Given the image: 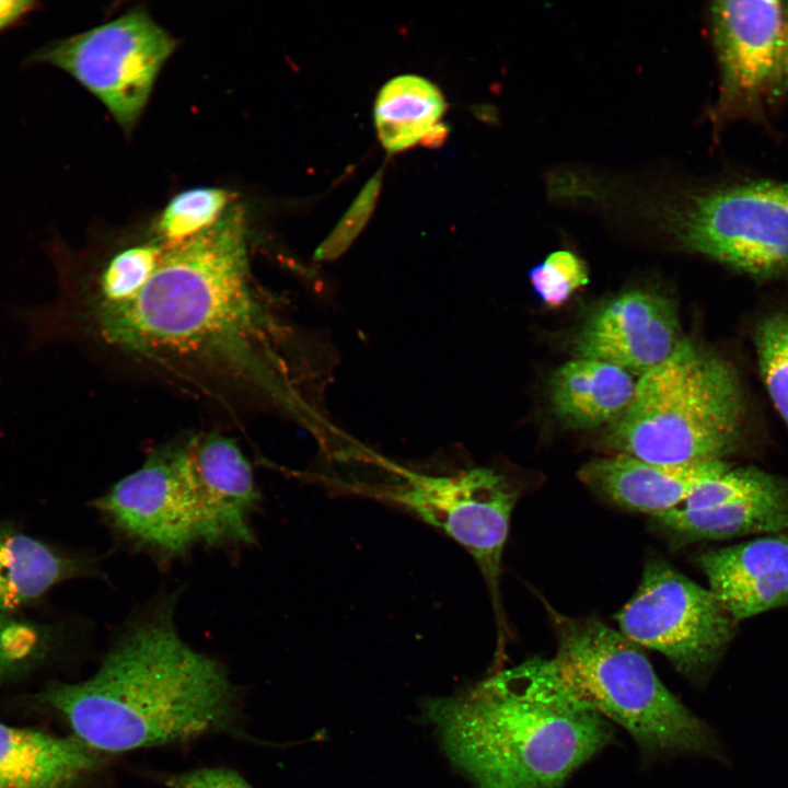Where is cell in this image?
Segmentation results:
<instances>
[{
  "label": "cell",
  "mask_w": 788,
  "mask_h": 788,
  "mask_svg": "<svg viewBox=\"0 0 788 788\" xmlns=\"http://www.w3.org/2000/svg\"><path fill=\"white\" fill-rule=\"evenodd\" d=\"M619 631L663 654L703 685L734 636L737 623L708 588L662 560H649L631 599L616 614Z\"/></svg>",
  "instance_id": "9c48e42d"
},
{
  "label": "cell",
  "mask_w": 788,
  "mask_h": 788,
  "mask_svg": "<svg viewBox=\"0 0 788 788\" xmlns=\"http://www.w3.org/2000/svg\"><path fill=\"white\" fill-rule=\"evenodd\" d=\"M311 475L333 491L402 508L460 544L483 575L502 633V555L520 496L509 477L489 467L424 473L357 448L332 454Z\"/></svg>",
  "instance_id": "8992f818"
},
{
  "label": "cell",
  "mask_w": 788,
  "mask_h": 788,
  "mask_svg": "<svg viewBox=\"0 0 788 788\" xmlns=\"http://www.w3.org/2000/svg\"><path fill=\"white\" fill-rule=\"evenodd\" d=\"M114 532L159 560L184 556L198 543L178 468V437L153 450L141 466L95 501Z\"/></svg>",
  "instance_id": "30bf717a"
},
{
  "label": "cell",
  "mask_w": 788,
  "mask_h": 788,
  "mask_svg": "<svg viewBox=\"0 0 788 788\" xmlns=\"http://www.w3.org/2000/svg\"><path fill=\"white\" fill-rule=\"evenodd\" d=\"M631 373L614 364L576 358L551 378V403L557 418L570 428L610 426L627 409L635 392Z\"/></svg>",
  "instance_id": "ac0fdd59"
},
{
  "label": "cell",
  "mask_w": 788,
  "mask_h": 788,
  "mask_svg": "<svg viewBox=\"0 0 788 788\" xmlns=\"http://www.w3.org/2000/svg\"><path fill=\"white\" fill-rule=\"evenodd\" d=\"M222 187H196L175 195L153 221L150 235L162 243L192 237L216 224L235 202Z\"/></svg>",
  "instance_id": "44dd1931"
},
{
  "label": "cell",
  "mask_w": 788,
  "mask_h": 788,
  "mask_svg": "<svg viewBox=\"0 0 788 788\" xmlns=\"http://www.w3.org/2000/svg\"><path fill=\"white\" fill-rule=\"evenodd\" d=\"M103 756L73 735L0 722V788H77Z\"/></svg>",
  "instance_id": "e0dca14e"
},
{
  "label": "cell",
  "mask_w": 788,
  "mask_h": 788,
  "mask_svg": "<svg viewBox=\"0 0 788 788\" xmlns=\"http://www.w3.org/2000/svg\"><path fill=\"white\" fill-rule=\"evenodd\" d=\"M672 302L645 289H630L595 309L573 343L577 358L594 359L639 376L670 357L682 341Z\"/></svg>",
  "instance_id": "5bb4252c"
},
{
  "label": "cell",
  "mask_w": 788,
  "mask_h": 788,
  "mask_svg": "<svg viewBox=\"0 0 788 788\" xmlns=\"http://www.w3.org/2000/svg\"><path fill=\"white\" fill-rule=\"evenodd\" d=\"M444 111L443 95L432 82L414 74L396 77L376 96L378 137L389 152L403 151L421 140L429 144L445 134L438 125Z\"/></svg>",
  "instance_id": "ffe728a7"
},
{
  "label": "cell",
  "mask_w": 788,
  "mask_h": 788,
  "mask_svg": "<svg viewBox=\"0 0 788 788\" xmlns=\"http://www.w3.org/2000/svg\"><path fill=\"white\" fill-rule=\"evenodd\" d=\"M679 543L788 532V479L755 466H731L686 501L651 515Z\"/></svg>",
  "instance_id": "4fadbf2b"
},
{
  "label": "cell",
  "mask_w": 788,
  "mask_h": 788,
  "mask_svg": "<svg viewBox=\"0 0 788 788\" xmlns=\"http://www.w3.org/2000/svg\"><path fill=\"white\" fill-rule=\"evenodd\" d=\"M59 296L27 311L32 341H82L197 399L299 414L288 328L257 280L245 209L235 201L181 242L55 258Z\"/></svg>",
  "instance_id": "6da1fadb"
},
{
  "label": "cell",
  "mask_w": 788,
  "mask_h": 788,
  "mask_svg": "<svg viewBox=\"0 0 788 788\" xmlns=\"http://www.w3.org/2000/svg\"><path fill=\"white\" fill-rule=\"evenodd\" d=\"M530 282L541 301L549 308L564 305L589 282L586 264L565 250L551 253L529 273Z\"/></svg>",
  "instance_id": "cb8c5ba5"
},
{
  "label": "cell",
  "mask_w": 788,
  "mask_h": 788,
  "mask_svg": "<svg viewBox=\"0 0 788 788\" xmlns=\"http://www.w3.org/2000/svg\"><path fill=\"white\" fill-rule=\"evenodd\" d=\"M54 641L45 625L0 614V682L38 664Z\"/></svg>",
  "instance_id": "603a6c76"
},
{
  "label": "cell",
  "mask_w": 788,
  "mask_h": 788,
  "mask_svg": "<svg viewBox=\"0 0 788 788\" xmlns=\"http://www.w3.org/2000/svg\"><path fill=\"white\" fill-rule=\"evenodd\" d=\"M425 712L450 761L476 788H564L614 739L538 657L497 672Z\"/></svg>",
  "instance_id": "3957f363"
},
{
  "label": "cell",
  "mask_w": 788,
  "mask_h": 788,
  "mask_svg": "<svg viewBox=\"0 0 788 788\" xmlns=\"http://www.w3.org/2000/svg\"><path fill=\"white\" fill-rule=\"evenodd\" d=\"M175 606L176 594L149 604L117 631L90 677L42 693L92 750L117 754L237 734L236 687L218 660L183 639Z\"/></svg>",
  "instance_id": "7a4b0ae2"
},
{
  "label": "cell",
  "mask_w": 788,
  "mask_h": 788,
  "mask_svg": "<svg viewBox=\"0 0 788 788\" xmlns=\"http://www.w3.org/2000/svg\"><path fill=\"white\" fill-rule=\"evenodd\" d=\"M549 612L557 638L549 665L575 699L623 727L647 758L719 757L710 728L663 685L637 645L595 617Z\"/></svg>",
  "instance_id": "5b68a950"
},
{
  "label": "cell",
  "mask_w": 788,
  "mask_h": 788,
  "mask_svg": "<svg viewBox=\"0 0 788 788\" xmlns=\"http://www.w3.org/2000/svg\"><path fill=\"white\" fill-rule=\"evenodd\" d=\"M709 12L721 78L716 120L760 118L777 68L784 2L716 1Z\"/></svg>",
  "instance_id": "7c38bea8"
},
{
  "label": "cell",
  "mask_w": 788,
  "mask_h": 788,
  "mask_svg": "<svg viewBox=\"0 0 788 788\" xmlns=\"http://www.w3.org/2000/svg\"><path fill=\"white\" fill-rule=\"evenodd\" d=\"M766 535L698 557L709 590L738 624L788 605V535Z\"/></svg>",
  "instance_id": "9a60e30c"
},
{
  "label": "cell",
  "mask_w": 788,
  "mask_h": 788,
  "mask_svg": "<svg viewBox=\"0 0 788 788\" xmlns=\"http://www.w3.org/2000/svg\"><path fill=\"white\" fill-rule=\"evenodd\" d=\"M177 40L135 8L80 34L50 43L28 61L68 72L107 108L125 132L141 117Z\"/></svg>",
  "instance_id": "ba28073f"
},
{
  "label": "cell",
  "mask_w": 788,
  "mask_h": 788,
  "mask_svg": "<svg viewBox=\"0 0 788 788\" xmlns=\"http://www.w3.org/2000/svg\"><path fill=\"white\" fill-rule=\"evenodd\" d=\"M788 95V2H784V23L780 35L777 68L772 84L768 105H774Z\"/></svg>",
  "instance_id": "4316f807"
},
{
  "label": "cell",
  "mask_w": 788,
  "mask_h": 788,
  "mask_svg": "<svg viewBox=\"0 0 788 788\" xmlns=\"http://www.w3.org/2000/svg\"><path fill=\"white\" fill-rule=\"evenodd\" d=\"M761 376L788 429V312L763 317L754 331Z\"/></svg>",
  "instance_id": "7402d4cb"
},
{
  "label": "cell",
  "mask_w": 788,
  "mask_h": 788,
  "mask_svg": "<svg viewBox=\"0 0 788 788\" xmlns=\"http://www.w3.org/2000/svg\"><path fill=\"white\" fill-rule=\"evenodd\" d=\"M601 197L630 202L662 221L687 251L737 271L763 279L788 275V182L616 190L605 184Z\"/></svg>",
  "instance_id": "52a82bcc"
},
{
  "label": "cell",
  "mask_w": 788,
  "mask_h": 788,
  "mask_svg": "<svg viewBox=\"0 0 788 788\" xmlns=\"http://www.w3.org/2000/svg\"><path fill=\"white\" fill-rule=\"evenodd\" d=\"M39 4L25 0L0 1V32L14 25L21 19L36 10Z\"/></svg>",
  "instance_id": "83f0119b"
},
{
  "label": "cell",
  "mask_w": 788,
  "mask_h": 788,
  "mask_svg": "<svg viewBox=\"0 0 788 788\" xmlns=\"http://www.w3.org/2000/svg\"><path fill=\"white\" fill-rule=\"evenodd\" d=\"M178 468L198 543L213 547L256 543L252 517L262 500L251 463L221 432L178 437Z\"/></svg>",
  "instance_id": "8fae6325"
},
{
  "label": "cell",
  "mask_w": 788,
  "mask_h": 788,
  "mask_svg": "<svg viewBox=\"0 0 788 788\" xmlns=\"http://www.w3.org/2000/svg\"><path fill=\"white\" fill-rule=\"evenodd\" d=\"M95 560L55 549L11 528H0V614L44 595L54 586L95 573Z\"/></svg>",
  "instance_id": "d6986e66"
},
{
  "label": "cell",
  "mask_w": 788,
  "mask_h": 788,
  "mask_svg": "<svg viewBox=\"0 0 788 788\" xmlns=\"http://www.w3.org/2000/svg\"><path fill=\"white\" fill-rule=\"evenodd\" d=\"M379 171L364 185L329 236L317 247L316 260H329L343 254L368 222L381 188Z\"/></svg>",
  "instance_id": "d4e9b609"
},
{
  "label": "cell",
  "mask_w": 788,
  "mask_h": 788,
  "mask_svg": "<svg viewBox=\"0 0 788 788\" xmlns=\"http://www.w3.org/2000/svg\"><path fill=\"white\" fill-rule=\"evenodd\" d=\"M732 466L721 460L657 464L617 453L581 467L580 480L619 507L654 515L683 505L703 483Z\"/></svg>",
  "instance_id": "2e32d148"
},
{
  "label": "cell",
  "mask_w": 788,
  "mask_h": 788,
  "mask_svg": "<svg viewBox=\"0 0 788 788\" xmlns=\"http://www.w3.org/2000/svg\"><path fill=\"white\" fill-rule=\"evenodd\" d=\"M167 788H255L237 772L227 767H202L164 777Z\"/></svg>",
  "instance_id": "484cf974"
},
{
  "label": "cell",
  "mask_w": 788,
  "mask_h": 788,
  "mask_svg": "<svg viewBox=\"0 0 788 788\" xmlns=\"http://www.w3.org/2000/svg\"><path fill=\"white\" fill-rule=\"evenodd\" d=\"M745 414L734 368L682 339L636 381L627 409L607 426L606 441L618 453L657 464L727 461L744 441Z\"/></svg>",
  "instance_id": "277c9868"
}]
</instances>
